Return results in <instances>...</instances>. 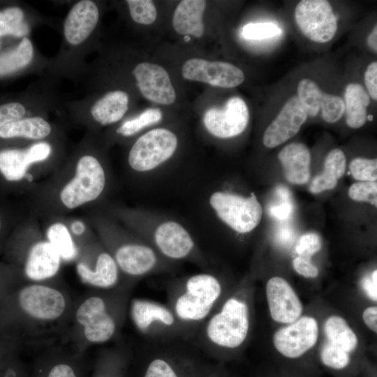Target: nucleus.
<instances>
[{
	"label": "nucleus",
	"instance_id": "1",
	"mask_svg": "<svg viewBox=\"0 0 377 377\" xmlns=\"http://www.w3.org/2000/svg\"><path fill=\"white\" fill-rule=\"evenodd\" d=\"M114 213L167 260L188 261L207 267L206 256L180 223L140 209H117Z\"/></svg>",
	"mask_w": 377,
	"mask_h": 377
},
{
	"label": "nucleus",
	"instance_id": "2",
	"mask_svg": "<svg viewBox=\"0 0 377 377\" xmlns=\"http://www.w3.org/2000/svg\"><path fill=\"white\" fill-rule=\"evenodd\" d=\"M0 306H4L3 311H8L6 314L14 316L33 331L57 326L64 320L71 308L64 290L41 282H31L12 289L0 301Z\"/></svg>",
	"mask_w": 377,
	"mask_h": 377
},
{
	"label": "nucleus",
	"instance_id": "3",
	"mask_svg": "<svg viewBox=\"0 0 377 377\" xmlns=\"http://www.w3.org/2000/svg\"><path fill=\"white\" fill-rule=\"evenodd\" d=\"M132 285L96 290L75 307L74 319L88 344L107 343L119 334L124 325Z\"/></svg>",
	"mask_w": 377,
	"mask_h": 377
},
{
	"label": "nucleus",
	"instance_id": "4",
	"mask_svg": "<svg viewBox=\"0 0 377 377\" xmlns=\"http://www.w3.org/2000/svg\"><path fill=\"white\" fill-rule=\"evenodd\" d=\"M223 294V286L219 278L204 272L172 282L168 288L167 304L191 339L220 304Z\"/></svg>",
	"mask_w": 377,
	"mask_h": 377
},
{
	"label": "nucleus",
	"instance_id": "5",
	"mask_svg": "<svg viewBox=\"0 0 377 377\" xmlns=\"http://www.w3.org/2000/svg\"><path fill=\"white\" fill-rule=\"evenodd\" d=\"M100 232L103 246L113 257L122 278L131 284L143 277L171 271L175 265L136 234L108 221L101 222Z\"/></svg>",
	"mask_w": 377,
	"mask_h": 377
},
{
	"label": "nucleus",
	"instance_id": "6",
	"mask_svg": "<svg viewBox=\"0 0 377 377\" xmlns=\"http://www.w3.org/2000/svg\"><path fill=\"white\" fill-rule=\"evenodd\" d=\"M246 293H233L214 310L194 339L203 349L234 350L246 341L250 330V307Z\"/></svg>",
	"mask_w": 377,
	"mask_h": 377
},
{
	"label": "nucleus",
	"instance_id": "7",
	"mask_svg": "<svg viewBox=\"0 0 377 377\" xmlns=\"http://www.w3.org/2000/svg\"><path fill=\"white\" fill-rule=\"evenodd\" d=\"M106 184V172L100 160L84 153L76 161L74 175L60 189L58 200L64 209H75L100 198Z\"/></svg>",
	"mask_w": 377,
	"mask_h": 377
},
{
	"label": "nucleus",
	"instance_id": "8",
	"mask_svg": "<svg viewBox=\"0 0 377 377\" xmlns=\"http://www.w3.org/2000/svg\"><path fill=\"white\" fill-rule=\"evenodd\" d=\"M129 313L136 330L150 340L190 339L186 330L167 304L135 298L131 301Z\"/></svg>",
	"mask_w": 377,
	"mask_h": 377
},
{
	"label": "nucleus",
	"instance_id": "9",
	"mask_svg": "<svg viewBox=\"0 0 377 377\" xmlns=\"http://www.w3.org/2000/svg\"><path fill=\"white\" fill-rule=\"evenodd\" d=\"M209 203L217 217L234 231L245 234L260 223L263 209L253 193L244 196L226 191H216Z\"/></svg>",
	"mask_w": 377,
	"mask_h": 377
},
{
	"label": "nucleus",
	"instance_id": "10",
	"mask_svg": "<svg viewBox=\"0 0 377 377\" xmlns=\"http://www.w3.org/2000/svg\"><path fill=\"white\" fill-rule=\"evenodd\" d=\"M177 146L178 139L172 131L164 128L151 129L132 145L128 155V165L138 173L153 172L173 156Z\"/></svg>",
	"mask_w": 377,
	"mask_h": 377
},
{
	"label": "nucleus",
	"instance_id": "11",
	"mask_svg": "<svg viewBox=\"0 0 377 377\" xmlns=\"http://www.w3.org/2000/svg\"><path fill=\"white\" fill-rule=\"evenodd\" d=\"M294 15L302 33L313 42H329L337 32V17L328 1H300L295 7Z\"/></svg>",
	"mask_w": 377,
	"mask_h": 377
},
{
	"label": "nucleus",
	"instance_id": "12",
	"mask_svg": "<svg viewBox=\"0 0 377 377\" xmlns=\"http://www.w3.org/2000/svg\"><path fill=\"white\" fill-rule=\"evenodd\" d=\"M249 112L244 101L238 96L229 98L222 108H211L203 115L205 129L213 136L228 139L242 133L246 128Z\"/></svg>",
	"mask_w": 377,
	"mask_h": 377
},
{
	"label": "nucleus",
	"instance_id": "13",
	"mask_svg": "<svg viewBox=\"0 0 377 377\" xmlns=\"http://www.w3.org/2000/svg\"><path fill=\"white\" fill-rule=\"evenodd\" d=\"M318 337L316 320L311 316H302L278 330L273 336V343L284 357L297 358L312 348Z\"/></svg>",
	"mask_w": 377,
	"mask_h": 377
},
{
	"label": "nucleus",
	"instance_id": "14",
	"mask_svg": "<svg viewBox=\"0 0 377 377\" xmlns=\"http://www.w3.org/2000/svg\"><path fill=\"white\" fill-rule=\"evenodd\" d=\"M184 78L222 88L241 84L245 75L236 66L224 61H209L200 58L186 60L182 70Z\"/></svg>",
	"mask_w": 377,
	"mask_h": 377
},
{
	"label": "nucleus",
	"instance_id": "15",
	"mask_svg": "<svg viewBox=\"0 0 377 377\" xmlns=\"http://www.w3.org/2000/svg\"><path fill=\"white\" fill-rule=\"evenodd\" d=\"M92 256V264L79 261L76 265L77 273L84 283L96 290H110L129 284L121 279L116 262L104 246H96Z\"/></svg>",
	"mask_w": 377,
	"mask_h": 377
},
{
	"label": "nucleus",
	"instance_id": "16",
	"mask_svg": "<svg viewBox=\"0 0 377 377\" xmlns=\"http://www.w3.org/2000/svg\"><path fill=\"white\" fill-rule=\"evenodd\" d=\"M99 20V9L91 0L76 2L68 10L63 24L64 45L80 47L90 38Z\"/></svg>",
	"mask_w": 377,
	"mask_h": 377
},
{
	"label": "nucleus",
	"instance_id": "17",
	"mask_svg": "<svg viewBox=\"0 0 377 377\" xmlns=\"http://www.w3.org/2000/svg\"><path fill=\"white\" fill-rule=\"evenodd\" d=\"M136 84L147 100L161 105H170L176 93L166 70L156 64L142 62L132 71Z\"/></svg>",
	"mask_w": 377,
	"mask_h": 377
},
{
	"label": "nucleus",
	"instance_id": "18",
	"mask_svg": "<svg viewBox=\"0 0 377 377\" xmlns=\"http://www.w3.org/2000/svg\"><path fill=\"white\" fill-rule=\"evenodd\" d=\"M307 117L298 98L290 97L265 131L263 145L274 148L284 143L298 133Z\"/></svg>",
	"mask_w": 377,
	"mask_h": 377
},
{
	"label": "nucleus",
	"instance_id": "19",
	"mask_svg": "<svg viewBox=\"0 0 377 377\" xmlns=\"http://www.w3.org/2000/svg\"><path fill=\"white\" fill-rule=\"evenodd\" d=\"M265 292L270 316L274 321L290 324L300 318L302 302L286 280L272 277L266 284Z\"/></svg>",
	"mask_w": 377,
	"mask_h": 377
},
{
	"label": "nucleus",
	"instance_id": "20",
	"mask_svg": "<svg viewBox=\"0 0 377 377\" xmlns=\"http://www.w3.org/2000/svg\"><path fill=\"white\" fill-rule=\"evenodd\" d=\"M52 149L46 141H39L24 149L0 151V173L9 182H18L26 175L29 168L48 158Z\"/></svg>",
	"mask_w": 377,
	"mask_h": 377
},
{
	"label": "nucleus",
	"instance_id": "21",
	"mask_svg": "<svg viewBox=\"0 0 377 377\" xmlns=\"http://www.w3.org/2000/svg\"><path fill=\"white\" fill-rule=\"evenodd\" d=\"M61 258L47 240L32 244L26 256L23 273L31 282H43L52 279L59 271Z\"/></svg>",
	"mask_w": 377,
	"mask_h": 377
},
{
	"label": "nucleus",
	"instance_id": "22",
	"mask_svg": "<svg viewBox=\"0 0 377 377\" xmlns=\"http://www.w3.org/2000/svg\"><path fill=\"white\" fill-rule=\"evenodd\" d=\"M81 353L54 351L40 357L29 377H85L87 367Z\"/></svg>",
	"mask_w": 377,
	"mask_h": 377
},
{
	"label": "nucleus",
	"instance_id": "23",
	"mask_svg": "<svg viewBox=\"0 0 377 377\" xmlns=\"http://www.w3.org/2000/svg\"><path fill=\"white\" fill-rule=\"evenodd\" d=\"M129 96L122 90H113L96 99L87 113L96 124L108 126L120 121L128 109Z\"/></svg>",
	"mask_w": 377,
	"mask_h": 377
},
{
	"label": "nucleus",
	"instance_id": "24",
	"mask_svg": "<svg viewBox=\"0 0 377 377\" xmlns=\"http://www.w3.org/2000/svg\"><path fill=\"white\" fill-rule=\"evenodd\" d=\"M288 182L293 184H304L310 177L311 154L307 147L300 142L285 146L279 153Z\"/></svg>",
	"mask_w": 377,
	"mask_h": 377
},
{
	"label": "nucleus",
	"instance_id": "25",
	"mask_svg": "<svg viewBox=\"0 0 377 377\" xmlns=\"http://www.w3.org/2000/svg\"><path fill=\"white\" fill-rule=\"evenodd\" d=\"M206 7L203 0H184L177 6L172 18L175 30L182 35L200 38L204 34L202 15Z\"/></svg>",
	"mask_w": 377,
	"mask_h": 377
},
{
	"label": "nucleus",
	"instance_id": "26",
	"mask_svg": "<svg viewBox=\"0 0 377 377\" xmlns=\"http://www.w3.org/2000/svg\"><path fill=\"white\" fill-rule=\"evenodd\" d=\"M52 132V124L43 117L35 115L24 117L5 125L0 129V138H19L39 142L50 135Z\"/></svg>",
	"mask_w": 377,
	"mask_h": 377
},
{
	"label": "nucleus",
	"instance_id": "27",
	"mask_svg": "<svg viewBox=\"0 0 377 377\" xmlns=\"http://www.w3.org/2000/svg\"><path fill=\"white\" fill-rule=\"evenodd\" d=\"M344 105L347 125L352 128L362 127L367 119V107L370 97L358 83H350L345 89Z\"/></svg>",
	"mask_w": 377,
	"mask_h": 377
},
{
	"label": "nucleus",
	"instance_id": "28",
	"mask_svg": "<svg viewBox=\"0 0 377 377\" xmlns=\"http://www.w3.org/2000/svg\"><path fill=\"white\" fill-rule=\"evenodd\" d=\"M346 158L339 149H333L327 155L324 162L323 172L316 176L310 185L313 193L333 189L346 171Z\"/></svg>",
	"mask_w": 377,
	"mask_h": 377
},
{
	"label": "nucleus",
	"instance_id": "29",
	"mask_svg": "<svg viewBox=\"0 0 377 377\" xmlns=\"http://www.w3.org/2000/svg\"><path fill=\"white\" fill-rule=\"evenodd\" d=\"M324 332L328 342L349 353L357 346L356 334L341 316L333 315L328 317L324 323Z\"/></svg>",
	"mask_w": 377,
	"mask_h": 377
},
{
	"label": "nucleus",
	"instance_id": "30",
	"mask_svg": "<svg viewBox=\"0 0 377 377\" xmlns=\"http://www.w3.org/2000/svg\"><path fill=\"white\" fill-rule=\"evenodd\" d=\"M47 241L56 249L61 260L71 262L78 256V248L70 228L61 222H54L46 230Z\"/></svg>",
	"mask_w": 377,
	"mask_h": 377
},
{
	"label": "nucleus",
	"instance_id": "31",
	"mask_svg": "<svg viewBox=\"0 0 377 377\" xmlns=\"http://www.w3.org/2000/svg\"><path fill=\"white\" fill-rule=\"evenodd\" d=\"M34 46L28 37L13 49L0 54V76L10 75L28 66L33 60Z\"/></svg>",
	"mask_w": 377,
	"mask_h": 377
},
{
	"label": "nucleus",
	"instance_id": "32",
	"mask_svg": "<svg viewBox=\"0 0 377 377\" xmlns=\"http://www.w3.org/2000/svg\"><path fill=\"white\" fill-rule=\"evenodd\" d=\"M297 96L299 101L307 115H318L323 101L324 92L318 85L309 78L302 79L297 84Z\"/></svg>",
	"mask_w": 377,
	"mask_h": 377
},
{
	"label": "nucleus",
	"instance_id": "33",
	"mask_svg": "<svg viewBox=\"0 0 377 377\" xmlns=\"http://www.w3.org/2000/svg\"><path fill=\"white\" fill-rule=\"evenodd\" d=\"M29 26L24 21V13L19 7H10L0 11V36L12 35L27 37Z\"/></svg>",
	"mask_w": 377,
	"mask_h": 377
},
{
	"label": "nucleus",
	"instance_id": "34",
	"mask_svg": "<svg viewBox=\"0 0 377 377\" xmlns=\"http://www.w3.org/2000/svg\"><path fill=\"white\" fill-rule=\"evenodd\" d=\"M162 117L160 109L147 108L138 116L123 121L117 128L116 133L122 137H131L146 128L157 124Z\"/></svg>",
	"mask_w": 377,
	"mask_h": 377
},
{
	"label": "nucleus",
	"instance_id": "35",
	"mask_svg": "<svg viewBox=\"0 0 377 377\" xmlns=\"http://www.w3.org/2000/svg\"><path fill=\"white\" fill-rule=\"evenodd\" d=\"M126 352L114 349L105 352L98 360L91 377H121Z\"/></svg>",
	"mask_w": 377,
	"mask_h": 377
},
{
	"label": "nucleus",
	"instance_id": "36",
	"mask_svg": "<svg viewBox=\"0 0 377 377\" xmlns=\"http://www.w3.org/2000/svg\"><path fill=\"white\" fill-rule=\"evenodd\" d=\"M143 377H184L175 364L172 357L167 353L154 355L148 362Z\"/></svg>",
	"mask_w": 377,
	"mask_h": 377
},
{
	"label": "nucleus",
	"instance_id": "37",
	"mask_svg": "<svg viewBox=\"0 0 377 377\" xmlns=\"http://www.w3.org/2000/svg\"><path fill=\"white\" fill-rule=\"evenodd\" d=\"M275 200L269 206V214L281 221L290 218L294 211V205L289 190L284 186H279L274 192Z\"/></svg>",
	"mask_w": 377,
	"mask_h": 377
},
{
	"label": "nucleus",
	"instance_id": "38",
	"mask_svg": "<svg viewBox=\"0 0 377 377\" xmlns=\"http://www.w3.org/2000/svg\"><path fill=\"white\" fill-rule=\"evenodd\" d=\"M132 20L138 24L149 25L156 19L157 12L154 3L149 0H128Z\"/></svg>",
	"mask_w": 377,
	"mask_h": 377
},
{
	"label": "nucleus",
	"instance_id": "39",
	"mask_svg": "<svg viewBox=\"0 0 377 377\" xmlns=\"http://www.w3.org/2000/svg\"><path fill=\"white\" fill-rule=\"evenodd\" d=\"M320 358L327 367L341 369L349 364L350 353L327 341L322 347Z\"/></svg>",
	"mask_w": 377,
	"mask_h": 377
},
{
	"label": "nucleus",
	"instance_id": "40",
	"mask_svg": "<svg viewBox=\"0 0 377 377\" xmlns=\"http://www.w3.org/2000/svg\"><path fill=\"white\" fill-rule=\"evenodd\" d=\"M353 177L362 182H376L377 179L376 158H355L349 165Z\"/></svg>",
	"mask_w": 377,
	"mask_h": 377
},
{
	"label": "nucleus",
	"instance_id": "41",
	"mask_svg": "<svg viewBox=\"0 0 377 377\" xmlns=\"http://www.w3.org/2000/svg\"><path fill=\"white\" fill-rule=\"evenodd\" d=\"M320 110L322 117L326 122L334 123L339 121L344 113V101L339 96L324 92Z\"/></svg>",
	"mask_w": 377,
	"mask_h": 377
},
{
	"label": "nucleus",
	"instance_id": "42",
	"mask_svg": "<svg viewBox=\"0 0 377 377\" xmlns=\"http://www.w3.org/2000/svg\"><path fill=\"white\" fill-rule=\"evenodd\" d=\"M0 377H29V374L11 350L0 354Z\"/></svg>",
	"mask_w": 377,
	"mask_h": 377
},
{
	"label": "nucleus",
	"instance_id": "43",
	"mask_svg": "<svg viewBox=\"0 0 377 377\" xmlns=\"http://www.w3.org/2000/svg\"><path fill=\"white\" fill-rule=\"evenodd\" d=\"M377 183L362 182L353 184L348 189V196L353 200L369 202L376 206Z\"/></svg>",
	"mask_w": 377,
	"mask_h": 377
},
{
	"label": "nucleus",
	"instance_id": "44",
	"mask_svg": "<svg viewBox=\"0 0 377 377\" xmlns=\"http://www.w3.org/2000/svg\"><path fill=\"white\" fill-rule=\"evenodd\" d=\"M281 30L272 23H251L244 27L242 35L246 39L261 40L279 35Z\"/></svg>",
	"mask_w": 377,
	"mask_h": 377
},
{
	"label": "nucleus",
	"instance_id": "45",
	"mask_svg": "<svg viewBox=\"0 0 377 377\" xmlns=\"http://www.w3.org/2000/svg\"><path fill=\"white\" fill-rule=\"evenodd\" d=\"M27 107L23 103L12 101L0 105V129L15 120L27 117Z\"/></svg>",
	"mask_w": 377,
	"mask_h": 377
},
{
	"label": "nucleus",
	"instance_id": "46",
	"mask_svg": "<svg viewBox=\"0 0 377 377\" xmlns=\"http://www.w3.org/2000/svg\"><path fill=\"white\" fill-rule=\"evenodd\" d=\"M322 242L320 237L313 232L301 236L296 246V252L300 256L309 258L320 251Z\"/></svg>",
	"mask_w": 377,
	"mask_h": 377
},
{
	"label": "nucleus",
	"instance_id": "47",
	"mask_svg": "<svg viewBox=\"0 0 377 377\" xmlns=\"http://www.w3.org/2000/svg\"><path fill=\"white\" fill-rule=\"evenodd\" d=\"M295 270L306 278H315L318 274V268L309 260L303 256H297L293 261Z\"/></svg>",
	"mask_w": 377,
	"mask_h": 377
},
{
	"label": "nucleus",
	"instance_id": "48",
	"mask_svg": "<svg viewBox=\"0 0 377 377\" xmlns=\"http://www.w3.org/2000/svg\"><path fill=\"white\" fill-rule=\"evenodd\" d=\"M364 84L367 93L372 99L377 100V62L373 61L368 65L364 73Z\"/></svg>",
	"mask_w": 377,
	"mask_h": 377
},
{
	"label": "nucleus",
	"instance_id": "49",
	"mask_svg": "<svg viewBox=\"0 0 377 377\" xmlns=\"http://www.w3.org/2000/svg\"><path fill=\"white\" fill-rule=\"evenodd\" d=\"M362 286L367 295L373 301L377 300V270L366 275L362 281Z\"/></svg>",
	"mask_w": 377,
	"mask_h": 377
},
{
	"label": "nucleus",
	"instance_id": "50",
	"mask_svg": "<svg viewBox=\"0 0 377 377\" xmlns=\"http://www.w3.org/2000/svg\"><path fill=\"white\" fill-rule=\"evenodd\" d=\"M365 325L374 332H377V307L372 306L366 308L362 313Z\"/></svg>",
	"mask_w": 377,
	"mask_h": 377
},
{
	"label": "nucleus",
	"instance_id": "51",
	"mask_svg": "<svg viewBox=\"0 0 377 377\" xmlns=\"http://www.w3.org/2000/svg\"><path fill=\"white\" fill-rule=\"evenodd\" d=\"M293 230L290 226H283L278 229L276 238L281 244H288L293 240Z\"/></svg>",
	"mask_w": 377,
	"mask_h": 377
},
{
	"label": "nucleus",
	"instance_id": "52",
	"mask_svg": "<svg viewBox=\"0 0 377 377\" xmlns=\"http://www.w3.org/2000/svg\"><path fill=\"white\" fill-rule=\"evenodd\" d=\"M367 44L369 47L375 52H377V26L374 27L371 31L367 37Z\"/></svg>",
	"mask_w": 377,
	"mask_h": 377
},
{
	"label": "nucleus",
	"instance_id": "53",
	"mask_svg": "<svg viewBox=\"0 0 377 377\" xmlns=\"http://www.w3.org/2000/svg\"><path fill=\"white\" fill-rule=\"evenodd\" d=\"M12 290L5 281L0 278V301Z\"/></svg>",
	"mask_w": 377,
	"mask_h": 377
},
{
	"label": "nucleus",
	"instance_id": "54",
	"mask_svg": "<svg viewBox=\"0 0 377 377\" xmlns=\"http://www.w3.org/2000/svg\"><path fill=\"white\" fill-rule=\"evenodd\" d=\"M1 219H0V230H1Z\"/></svg>",
	"mask_w": 377,
	"mask_h": 377
}]
</instances>
